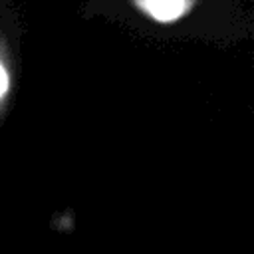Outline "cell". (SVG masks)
<instances>
[{
  "label": "cell",
  "instance_id": "obj_1",
  "mask_svg": "<svg viewBox=\"0 0 254 254\" xmlns=\"http://www.w3.org/2000/svg\"><path fill=\"white\" fill-rule=\"evenodd\" d=\"M18 10L14 0H0V121L6 115L18 81Z\"/></svg>",
  "mask_w": 254,
  "mask_h": 254
},
{
  "label": "cell",
  "instance_id": "obj_2",
  "mask_svg": "<svg viewBox=\"0 0 254 254\" xmlns=\"http://www.w3.org/2000/svg\"><path fill=\"white\" fill-rule=\"evenodd\" d=\"M131 6L155 24H177L187 18L198 0H129Z\"/></svg>",
  "mask_w": 254,
  "mask_h": 254
}]
</instances>
